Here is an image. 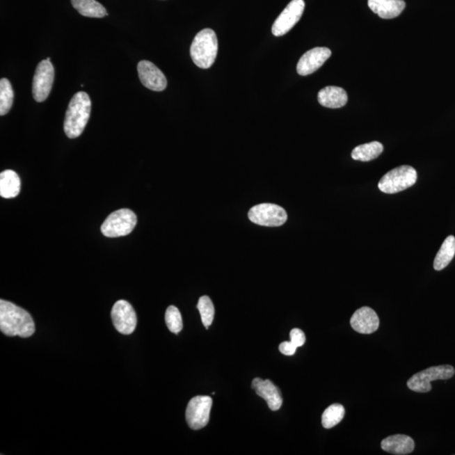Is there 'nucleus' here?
I'll return each instance as SVG.
<instances>
[{"label":"nucleus","instance_id":"21","mask_svg":"<svg viewBox=\"0 0 455 455\" xmlns=\"http://www.w3.org/2000/svg\"><path fill=\"white\" fill-rule=\"evenodd\" d=\"M455 255V238L453 235L447 237L440 250L434 259L433 267L436 271L445 269L448 266Z\"/></svg>","mask_w":455,"mask_h":455},{"label":"nucleus","instance_id":"13","mask_svg":"<svg viewBox=\"0 0 455 455\" xmlns=\"http://www.w3.org/2000/svg\"><path fill=\"white\" fill-rule=\"evenodd\" d=\"M331 51L327 47H314L302 56L297 65L299 75L306 76L314 73L330 58Z\"/></svg>","mask_w":455,"mask_h":455},{"label":"nucleus","instance_id":"26","mask_svg":"<svg viewBox=\"0 0 455 455\" xmlns=\"http://www.w3.org/2000/svg\"><path fill=\"white\" fill-rule=\"evenodd\" d=\"M166 322L171 333L178 334L183 328L182 314L177 307H168L166 312Z\"/></svg>","mask_w":455,"mask_h":455},{"label":"nucleus","instance_id":"3","mask_svg":"<svg viewBox=\"0 0 455 455\" xmlns=\"http://www.w3.org/2000/svg\"><path fill=\"white\" fill-rule=\"evenodd\" d=\"M218 49L217 35L214 31L207 28L195 35L191 46V58L200 69H209L216 60Z\"/></svg>","mask_w":455,"mask_h":455},{"label":"nucleus","instance_id":"16","mask_svg":"<svg viewBox=\"0 0 455 455\" xmlns=\"http://www.w3.org/2000/svg\"><path fill=\"white\" fill-rule=\"evenodd\" d=\"M369 9L382 19H394L406 8L404 0H368Z\"/></svg>","mask_w":455,"mask_h":455},{"label":"nucleus","instance_id":"4","mask_svg":"<svg viewBox=\"0 0 455 455\" xmlns=\"http://www.w3.org/2000/svg\"><path fill=\"white\" fill-rule=\"evenodd\" d=\"M417 179V170L410 166H401L389 171L378 182L382 193L394 194L408 189Z\"/></svg>","mask_w":455,"mask_h":455},{"label":"nucleus","instance_id":"7","mask_svg":"<svg viewBox=\"0 0 455 455\" xmlns=\"http://www.w3.org/2000/svg\"><path fill=\"white\" fill-rule=\"evenodd\" d=\"M248 216L251 222L267 227L281 226L287 219L286 211L271 203H262L251 207Z\"/></svg>","mask_w":455,"mask_h":455},{"label":"nucleus","instance_id":"6","mask_svg":"<svg viewBox=\"0 0 455 455\" xmlns=\"http://www.w3.org/2000/svg\"><path fill=\"white\" fill-rule=\"evenodd\" d=\"M455 374L454 367L451 365H440L421 371L407 381V386L410 390L418 393H428L432 390L431 382L435 381H445L452 378Z\"/></svg>","mask_w":455,"mask_h":455},{"label":"nucleus","instance_id":"5","mask_svg":"<svg viewBox=\"0 0 455 455\" xmlns=\"http://www.w3.org/2000/svg\"><path fill=\"white\" fill-rule=\"evenodd\" d=\"M137 225V216L133 211L122 209L111 213L101 227L102 233L106 237H125L131 233Z\"/></svg>","mask_w":455,"mask_h":455},{"label":"nucleus","instance_id":"15","mask_svg":"<svg viewBox=\"0 0 455 455\" xmlns=\"http://www.w3.org/2000/svg\"><path fill=\"white\" fill-rule=\"evenodd\" d=\"M253 389L259 397L264 399L271 410H278L282 405L280 390L269 379L255 378L253 381Z\"/></svg>","mask_w":455,"mask_h":455},{"label":"nucleus","instance_id":"8","mask_svg":"<svg viewBox=\"0 0 455 455\" xmlns=\"http://www.w3.org/2000/svg\"><path fill=\"white\" fill-rule=\"evenodd\" d=\"M213 400L210 397L199 396L191 399L186 410V419L191 429L199 430L209 421Z\"/></svg>","mask_w":455,"mask_h":455},{"label":"nucleus","instance_id":"10","mask_svg":"<svg viewBox=\"0 0 455 455\" xmlns=\"http://www.w3.org/2000/svg\"><path fill=\"white\" fill-rule=\"evenodd\" d=\"M54 81V67L49 60H43L37 67L33 78V94L35 102L46 101Z\"/></svg>","mask_w":455,"mask_h":455},{"label":"nucleus","instance_id":"22","mask_svg":"<svg viewBox=\"0 0 455 455\" xmlns=\"http://www.w3.org/2000/svg\"><path fill=\"white\" fill-rule=\"evenodd\" d=\"M384 146L381 143L374 141L365 143L355 147L352 152V158L355 161L368 162L376 159L382 154Z\"/></svg>","mask_w":455,"mask_h":455},{"label":"nucleus","instance_id":"12","mask_svg":"<svg viewBox=\"0 0 455 455\" xmlns=\"http://www.w3.org/2000/svg\"><path fill=\"white\" fill-rule=\"evenodd\" d=\"M138 73L143 86L153 91H163L167 87V79L162 71L153 63L143 60L138 65Z\"/></svg>","mask_w":455,"mask_h":455},{"label":"nucleus","instance_id":"23","mask_svg":"<svg viewBox=\"0 0 455 455\" xmlns=\"http://www.w3.org/2000/svg\"><path fill=\"white\" fill-rule=\"evenodd\" d=\"M345 416V409L340 404H333L326 409L322 415V425L326 429L334 428L342 421Z\"/></svg>","mask_w":455,"mask_h":455},{"label":"nucleus","instance_id":"14","mask_svg":"<svg viewBox=\"0 0 455 455\" xmlns=\"http://www.w3.org/2000/svg\"><path fill=\"white\" fill-rule=\"evenodd\" d=\"M350 324L357 333L371 334L378 329L379 319L373 309L369 307H362L355 311L351 318Z\"/></svg>","mask_w":455,"mask_h":455},{"label":"nucleus","instance_id":"11","mask_svg":"<svg viewBox=\"0 0 455 455\" xmlns=\"http://www.w3.org/2000/svg\"><path fill=\"white\" fill-rule=\"evenodd\" d=\"M111 315L115 328L118 333L123 335H130L134 333L137 326V314L129 302L126 301L115 302Z\"/></svg>","mask_w":455,"mask_h":455},{"label":"nucleus","instance_id":"24","mask_svg":"<svg viewBox=\"0 0 455 455\" xmlns=\"http://www.w3.org/2000/svg\"><path fill=\"white\" fill-rule=\"evenodd\" d=\"M14 102V91L11 83L7 79L3 78L0 81V115H3L9 113Z\"/></svg>","mask_w":455,"mask_h":455},{"label":"nucleus","instance_id":"25","mask_svg":"<svg viewBox=\"0 0 455 455\" xmlns=\"http://www.w3.org/2000/svg\"><path fill=\"white\" fill-rule=\"evenodd\" d=\"M198 309L200 312L202 324L206 329H209L214 318V306L209 296H202L199 298Z\"/></svg>","mask_w":455,"mask_h":455},{"label":"nucleus","instance_id":"28","mask_svg":"<svg viewBox=\"0 0 455 455\" xmlns=\"http://www.w3.org/2000/svg\"><path fill=\"white\" fill-rule=\"evenodd\" d=\"M298 347L295 346L291 342H282L279 346V351L286 356H293L296 353Z\"/></svg>","mask_w":455,"mask_h":455},{"label":"nucleus","instance_id":"1","mask_svg":"<svg viewBox=\"0 0 455 455\" xmlns=\"http://www.w3.org/2000/svg\"><path fill=\"white\" fill-rule=\"evenodd\" d=\"M0 330L6 336L30 337L35 333L33 317L15 303L0 301Z\"/></svg>","mask_w":455,"mask_h":455},{"label":"nucleus","instance_id":"20","mask_svg":"<svg viewBox=\"0 0 455 455\" xmlns=\"http://www.w3.org/2000/svg\"><path fill=\"white\" fill-rule=\"evenodd\" d=\"M71 3L74 9L86 17L103 18L109 15L105 7L97 0H71Z\"/></svg>","mask_w":455,"mask_h":455},{"label":"nucleus","instance_id":"18","mask_svg":"<svg viewBox=\"0 0 455 455\" xmlns=\"http://www.w3.org/2000/svg\"><path fill=\"white\" fill-rule=\"evenodd\" d=\"M349 101L344 89L337 86H326L318 93V102L328 109H341Z\"/></svg>","mask_w":455,"mask_h":455},{"label":"nucleus","instance_id":"27","mask_svg":"<svg viewBox=\"0 0 455 455\" xmlns=\"http://www.w3.org/2000/svg\"><path fill=\"white\" fill-rule=\"evenodd\" d=\"M290 338V342L296 347L302 346L306 341L305 333H303V330L298 328L291 330Z\"/></svg>","mask_w":455,"mask_h":455},{"label":"nucleus","instance_id":"19","mask_svg":"<svg viewBox=\"0 0 455 455\" xmlns=\"http://www.w3.org/2000/svg\"><path fill=\"white\" fill-rule=\"evenodd\" d=\"M21 191V179L17 173L6 170L0 174V195L3 198L17 197Z\"/></svg>","mask_w":455,"mask_h":455},{"label":"nucleus","instance_id":"2","mask_svg":"<svg viewBox=\"0 0 455 455\" xmlns=\"http://www.w3.org/2000/svg\"><path fill=\"white\" fill-rule=\"evenodd\" d=\"M90 111L91 102L89 95L83 91L76 93L71 99L63 123V129L67 138H76L82 134L89 121Z\"/></svg>","mask_w":455,"mask_h":455},{"label":"nucleus","instance_id":"9","mask_svg":"<svg viewBox=\"0 0 455 455\" xmlns=\"http://www.w3.org/2000/svg\"><path fill=\"white\" fill-rule=\"evenodd\" d=\"M305 7L303 0H292L271 27V33L275 37H282L289 33L301 19Z\"/></svg>","mask_w":455,"mask_h":455},{"label":"nucleus","instance_id":"17","mask_svg":"<svg viewBox=\"0 0 455 455\" xmlns=\"http://www.w3.org/2000/svg\"><path fill=\"white\" fill-rule=\"evenodd\" d=\"M381 448L387 453L405 455L413 452L415 442L412 438L406 435L397 434L385 438L381 442Z\"/></svg>","mask_w":455,"mask_h":455}]
</instances>
